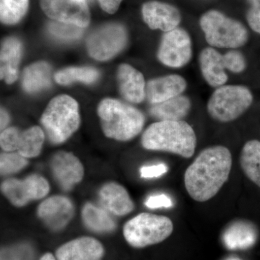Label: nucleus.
<instances>
[{"instance_id":"obj_1","label":"nucleus","mask_w":260,"mask_h":260,"mask_svg":"<svg viewBox=\"0 0 260 260\" xmlns=\"http://www.w3.org/2000/svg\"><path fill=\"white\" fill-rule=\"evenodd\" d=\"M232 155L223 145L205 148L184 174L188 194L195 201H208L218 194L230 175Z\"/></svg>"},{"instance_id":"obj_2","label":"nucleus","mask_w":260,"mask_h":260,"mask_svg":"<svg viewBox=\"0 0 260 260\" xmlns=\"http://www.w3.org/2000/svg\"><path fill=\"white\" fill-rule=\"evenodd\" d=\"M141 143L146 150L189 158L196 150L197 136L192 126L185 121H158L145 129Z\"/></svg>"},{"instance_id":"obj_3","label":"nucleus","mask_w":260,"mask_h":260,"mask_svg":"<svg viewBox=\"0 0 260 260\" xmlns=\"http://www.w3.org/2000/svg\"><path fill=\"white\" fill-rule=\"evenodd\" d=\"M97 112L104 135L119 141L133 140L145 125L144 114L139 109L116 99L103 100Z\"/></svg>"},{"instance_id":"obj_4","label":"nucleus","mask_w":260,"mask_h":260,"mask_svg":"<svg viewBox=\"0 0 260 260\" xmlns=\"http://www.w3.org/2000/svg\"><path fill=\"white\" fill-rule=\"evenodd\" d=\"M199 25L209 47L215 49H240L249 41L245 25L218 10H210L200 17Z\"/></svg>"},{"instance_id":"obj_5","label":"nucleus","mask_w":260,"mask_h":260,"mask_svg":"<svg viewBox=\"0 0 260 260\" xmlns=\"http://www.w3.org/2000/svg\"><path fill=\"white\" fill-rule=\"evenodd\" d=\"M78 102L67 95H58L49 102L41 118V124L53 144L64 143L79 127Z\"/></svg>"},{"instance_id":"obj_6","label":"nucleus","mask_w":260,"mask_h":260,"mask_svg":"<svg viewBox=\"0 0 260 260\" xmlns=\"http://www.w3.org/2000/svg\"><path fill=\"white\" fill-rule=\"evenodd\" d=\"M254 95L244 85L230 84L215 88L207 104L210 117L220 123L237 120L251 107Z\"/></svg>"},{"instance_id":"obj_7","label":"nucleus","mask_w":260,"mask_h":260,"mask_svg":"<svg viewBox=\"0 0 260 260\" xmlns=\"http://www.w3.org/2000/svg\"><path fill=\"white\" fill-rule=\"evenodd\" d=\"M173 230L174 225L168 217L143 213L126 222L123 234L129 245L144 248L164 242Z\"/></svg>"},{"instance_id":"obj_8","label":"nucleus","mask_w":260,"mask_h":260,"mask_svg":"<svg viewBox=\"0 0 260 260\" xmlns=\"http://www.w3.org/2000/svg\"><path fill=\"white\" fill-rule=\"evenodd\" d=\"M192 39L185 29L178 28L164 32L159 44L157 57L168 68L180 69L189 64L193 57Z\"/></svg>"},{"instance_id":"obj_9","label":"nucleus","mask_w":260,"mask_h":260,"mask_svg":"<svg viewBox=\"0 0 260 260\" xmlns=\"http://www.w3.org/2000/svg\"><path fill=\"white\" fill-rule=\"evenodd\" d=\"M127 32L120 24L102 25L89 35L87 49L89 54L99 61H105L116 56L125 47Z\"/></svg>"},{"instance_id":"obj_10","label":"nucleus","mask_w":260,"mask_h":260,"mask_svg":"<svg viewBox=\"0 0 260 260\" xmlns=\"http://www.w3.org/2000/svg\"><path fill=\"white\" fill-rule=\"evenodd\" d=\"M44 138L45 134L39 126L25 131L12 126L2 131L0 145L5 152H17L25 158H35L42 152Z\"/></svg>"},{"instance_id":"obj_11","label":"nucleus","mask_w":260,"mask_h":260,"mask_svg":"<svg viewBox=\"0 0 260 260\" xmlns=\"http://www.w3.org/2000/svg\"><path fill=\"white\" fill-rule=\"evenodd\" d=\"M2 191L14 206L23 207L32 200L42 199L50 190L45 178L39 174H31L23 180L9 179L3 181Z\"/></svg>"},{"instance_id":"obj_12","label":"nucleus","mask_w":260,"mask_h":260,"mask_svg":"<svg viewBox=\"0 0 260 260\" xmlns=\"http://www.w3.org/2000/svg\"><path fill=\"white\" fill-rule=\"evenodd\" d=\"M39 3L44 13L54 21L83 28L90 23V11L85 0H39Z\"/></svg>"},{"instance_id":"obj_13","label":"nucleus","mask_w":260,"mask_h":260,"mask_svg":"<svg viewBox=\"0 0 260 260\" xmlns=\"http://www.w3.org/2000/svg\"><path fill=\"white\" fill-rule=\"evenodd\" d=\"M142 16L152 30L171 31L180 25L182 16L174 5L160 1H149L142 7Z\"/></svg>"},{"instance_id":"obj_14","label":"nucleus","mask_w":260,"mask_h":260,"mask_svg":"<svg viewBox=\"0 0 260 260\" xmlns=\"http://www.w3.org/2000/svg\"><path fill=\"white\" fill-rule=\"evenodd\" d=\"M75 208L69 198L52 196L42 202L38 207L37 215L47 226L53 231L66 227L74 215Z\"/></svg>"},{"instance_id":"obj_15","label":"nucleus","mask_w":260,"mask_h":260,"mask_svg":"<svg viewBox=\"0 0 260 260\" xmlns=\"http://www.w3.org/2000/svg\"><path fill=\"white\" fill-rule=\"evenodd\" d=\"M50 167L56 181L65 190H70L83 180V164L73 153L57 152L51 158Z\"/></svg>"},{"instance_id":"obj_16","label":"nucleus","mask_w":260,"mask_h":260,"mask_svg":"<svg viewBox=\"0 0 260 260\" xmlns=\"http://www.w3.org/2000/svg\"><path fill=\"white\" fill-rule=\"evenodd\" d=\"M198 63L202 76L209 86L217 88L227 83L229 75L223 54L218 49L209 46L203 48L198 56Z\"/></svg>"},{"instance_id":"obj_17","label":"nucleus","mask_w":260,"mask_h":260,"mask_svg":"<svg viewBox=\"0 0 260 260\" xmlns=\"http://www.w3.org/2000/svg\"><path fill=\"white\" fill-rule=\"evenodd\" d=\"M187 81L179 74H169L150 80L147 83L146 98L151 104H159L182 95Z\"/></svg>"},{"instance_id":"obj_18","label":"nucleus","mask_w":260,"mask_h":260,"mask_svg":"<svg viewBox=\"0 0 260 260\" xmlns=\"http://www.w3.org/2000/svg\"><path fill=\"white\" fill-rule=\"evenodd\" d=\"M118 85L121 96L132 104H140L146 98V86L144 75L139 70L128 64H122L118 68Z\"/></svg>"},{"instance_id":"obj_19","label":"nucleus","mask_w":260,"mask_h":260,"mask_svg":"<svg viewBox=\"0 0 260 260\" xmlns=\"http://www.w3.org/2000/svg\"><path fill=\"white\" fill-rule=\"evenodd\" d=\"M102 244L91 237H81L61 246L56 252L57 260H102Z\"/></svg>"},{"instance_id":"obj_20","label":"nucleus","mask_w":260,"mask_h":260,"mask_svg":"<svg viewBox=\"0 0 260 260\" xmlns=\"http://www.w3.org/2000/svg\"><path fill=\"white\" fill-rule=\"evenodd\" d=\"M99 199L105 210L117 216H124L133 211L135 204L124 186L109 182L101 188Z\"/></svg>"},{"instance_id":"obj_21","label":"nucleus","mask_w":260,"mask_h":260,"mask_svg":"<svg viewBox=\"0 0 260 260\" xmlns=\"http://www.w3.org/2000/svg\"><path fill=\"white\" fill-rule=\"evenodd\" d=\"M191 109V99L182 94L166 102L152 104L149 112L158 121H181L189 114Z\"/></svg>"},{"instance_id":"obj_22","label":"nucleus","mask_w":260,"mask_h":260,"mask_svg":"<svg viewBox=\"0 0 260 260\" xmlns=\"http://www.w3.org/2000/svg\"><path fill=\"white\" fill-rule=\"evenodd\" d=\"M22 54V44L18 39L9 37L1 47V79L8 84L14 83L18 76V68Z\"/></svg>"},{"instance_id":"obj_23","label":"nucleus","mask_w":260,"mask_h":260,"mask_svg":"<svg viewBox=\"0 0 260 260\" xmlns=\"http://www.w3.org/2000/svg\"><path fill=\"white\" fill-rule=\"evenodd\" d=\"M257 233L252 224L239 221L231 225L224 233L223 240L228 249H246L254 245Z\"/></svg>"},{"instance_id":"obj_24","label":"nucleus","mask_w":260,"mask_h":260,"mask_svg":"<svg viewBox=\"0 0 260 260\" xmlns=\"http://www.w3.org/2000/svg\"><path fill=\"white\" fill-rule=\"evenodd\" d=\"M50 66L45 61H39L25 68L23 75V87L28 93H36L48 88L51 84Z\"/></svg>"},{"instance_id":"obj_25","label":"nucleus","mask_w":260,"mask_h":260,"mask_svg":"<svg viewBox=\"0 0 260 260\" xmlns=\"http://www.w3.org/2000/svg\"><path fill=\"white\" fill-rule=\"evenodd\" d=\"M241 167L244 174L260 187V141L246 142L240 155Z\"/></svg>"},{"instance_id":"obj_26","label":"nucleus","mask_w":260,"mask_h":260,"mask_svg":"<svg viewBox=\"0 0 260 260\" xmlns=\"http://www.w3.org/2000/svg\"><path fill=\"white\" fill-rule=\"evenodd\" d=\"M82 218L85 226L95 232H111L115 229V221L107 210L92 203H86L82 210Z\"/></svg>"},{"instance_id":"obj_27","label":"nucleus","mask_w":260,"mask_h":260,"mask_svg":"<svg viewBox=\"0 0 260 260\" xmlns=\"http://www.w3.org/2000/svg\"><path fill=\"white\" fill-rule=\"evenodd\" d=\"M98 70L92 68L71 67L59 70L54 75L56 83L60 85H69L74 82L92 83L99 78Z\"/></svg>"},{"instance_id":"obj_28","label":"nucleus","mask_w":260,"mask_h":260,"mask_svg":"<svg viewBox=\"0 0 260 260\" xmlns=\"http://www.w3.org/2000/svg\"><path fill=\"white\" fill-rule=\"evenodd\" d=\"M29 0H0V19L6 25L18 23L26 14Z\"/></svg>"},{"instance_id":"obj_29","label":"nucleus","mask_w":260,"mask_h":260,"mask_svg":"<svg viewBox=\"0 0 260 260\" xmlns=\"http://www.w3.org/2000/svg\"><path fill=\"white\" fill-rule=\"evenodd\" d=\"M28 160L17 152H5L0 157L2 175H9L21 171L27 167Z\"/></svg>"},{"instance_id":"obj_30","label":"nucleus","mask_w":260,"mask_h":260,"mask_svg":"<svg viewBox=\"0 0 260 260\" xmlns=\"http://www.w3.org/2000/svg\"><path fill=\"white\" fill-rule=\"evenodd\" d=\"M51 35L61 40L73 41L78 39L83 34V28L73 24L54 22L49 25Z\"/></svg>"},{"instance_id":"obj_31","label":"nucleus","mask_w":260,"mask_h":260,"mask_svg":"<svg viewBox=\"0 0 260 260\" xmlns=\"http://www.w3.org/2000/svg\"><path fill=\"white\" fill-rule=\"evenodd\" d=\"M224 64L227 71L233 74H242L247 68L246 56L239 49H229L223 54Z\"/></svg>"},{"instance_id":"obj_32","label":"nucleus","mask_w":260,"mask_h":260,"mask_svg":"<svg viewBox=\"0 0 260 260\" xmlns=\"http://www.w3.org/2000/svg\"><path fill=\"white\" fill-rule=\"evenodd\" d=\"M1 260H34V252L30 246L20 244L2 249Z\"/></svg>"},{"instance_id":"obj_33","label":"nucleus","mask_w":260,"mask_h":260,"mask_svg":"<svg viewBox=\"0 0 260 260\" xmlns=\"http://www.w3.org/2000/svg\"><path fill=\"white\" fill-rule=\"evenodd\" d=\"M249 5L246 19L249 28L260 34V0H247Z\"/></svg>"},{"instance_id":"obj_34","label":"nucleus","mask_w":260,"mask_h":260,"mask_svg":"<svg viewBox=\"0 0 260 260\" xmlns=\"http://www.w3.org/2000/svg\"><path fill=\"white\" fill-rule=\"evenodd\" d=\"M145 205L150 209L169 208L173 206V201L167 194H155L149 197L145 201Z\"/></svg>"},{"instance_id":"obj_35","label":"nucleus","mask_w":260,"mask_h":260,"mask_svg":"<svg viewBox=\"0 0 260 260\" xmlns=\"http://www.w3.org/2000/svg\"><path fill=\"white\" fill-rule=\"evenodd\" d=\"M169 168L164 164L143 167L140 169V175L145 179H152L164 175L167 173Z\"/></svg>"},{"instance_id":"obj_36","label":"nucleus","mask_w":260,"mask_h":260,"mask_svg":"<svg viewBox=\"0 0 260 260\" xmlns=\"http://www.w3.org/2000/svg\"><path fill=\"white\" fill-rule=\"evenodd\" d=\"M122 1L123 0H99V3L104 11L109 14H114L119 9Z\"/></svg>"},{"instance_id":"obj_37","label":"nucleus","mask_w":260,"mask_h":260,"mask_svg":"<svg viewBox=\"0 0 260 260\" xmlns=\"http://www.w3.org/2000/svg\"><path fill=\"white\" fill-rule=\"evenodd\" d=\"M10 122V116L8 113L6 112L5 109H1V121H0V124H1V130L3 131V130L6 129L7 126L9 124Z\"/></svg>"},{"instance_id":"obj_38","label":"nucleus","mask_w":260,"mask_h":260,"mask_svg":"<svg viewBox=\"0 0 260 260\" xmlns=\"http://www.w3.org/2000/svg\"><path fill=\"white\" fill-rule=\"evenodd\" d=\"M40 260H57L54 257V255L51 253H47V254L43 255L42 257H41Z\"/></svg>"},{"instance_id":"obj_39","label":"nucleus","mask_w":260,"mask_h":260,"mask_svg":"<svg viewBox=\"0 0 260 260\" xmlns=\"http://www.w3.org/2000/svg\"><path fill=\"white\" fill-rule=\"evenodd\" d=\"M227 260H240V259H237V258H231V259H229Z\"/></svg>"}]
</instances>
